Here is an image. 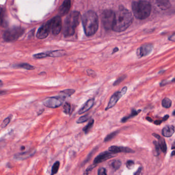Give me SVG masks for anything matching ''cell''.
Segmentation results:
<instances>
[{"label": "cell", "instance_id": "obj_1", "mask_svg": "<svg viewBox=\"0 0 175 175\" xmlns=\"http://www.w3.org/2000/svg\"><path fill=\"white\" fill-rule=\"evenodd\" d=\"M133 21V16L129 10L124 8H121L115 13L113 30L120 32L126 30Z\"/></svg>", "mask_w": 175, "mask_h": 175}, {"label": "cell", "instance_id": "obj_2", "mask_svg": "<svg viewBox=\"0 0 175 175\" xmlns=\"http://www.w3.org/2000/svg\"><path fill=\"white\" fill-rule=\"evenodd\" d=\"M84 33L88 36H92L98 28V18L95 12L89 11L84 13L81 18Z\"/></svg>", "mask_w": 175, "mask_h": 175}, {"label": "cell", "instance_id": "obj_3", "mask_svg": "<svg viewBox=\"0 0 175 175\" xmlns=\"http://www.w3.org/2000/svg\"><path fill=\"white\" fill-rule=\"evenodd\" d=\"M81 13L73 12L68 15L64 21V35L65 37L72 36L74 34L76 27L79 25L81 20Z\"/></svg>", "mask_w": 175, "mask_h": 175}, {"label": "cell", "instance_id": "obj_4", "mask_svg": "<svg viewBox=\"0 0 175 175\" xmlns=\"http://www.w3.org/2000/svg\"><path fill=\"white\" fill-rule=\"evenodd\" d=\"M132 7L134 15L138 19L144 20L150 15L151 6L147 1L142 0L135 1L133 3Z\"/></svg>", "mask_w": 175, "mask_h": 175}, {"label": "cell", "instance_id": "obj_5", "mask_svg": "<svg viewBox=\"0 0 175 175\" xmlns=\"http://www.w3.org/2000/svg\"><path fill=\"white\" fill-rule=\"evenodd\" d=\"M24 33V30L20 27H14L6 30L4 33L3 38L6 41L12 42L18 40Z\"/></svg>", "mask_w": 175, "mask_h": 175}, {"label": "cell", "instance_id": "obj_6", "mask_svg": "<svg viewBox=\"0 0 175 175\" xmlns=\"http://www.w3.org/2000/svg\"><path fill=\"white\" fill-rule=\"evenodd\" d=\"M115 19V13L111 10H106L101 15V20L103 25L106 29H112Z\"/></svg>", "mask_w": 175, "mask_h": 175}, {"label": "cell", "instance_id": "obj_7", "mask_svg": "<svg viewBox=\"0 0 175 175\" xmlns=\"http://www.w3.org/2000/svg\"><path fill=\"white\" fill-rule=\"evenodd\" d=\"M66 98L63 96H53L47 98L43 101V104L46 107L50 108H57L60 107L63 104Z\"/></svg>", "mask_w": 175, "mask_h": 175}, {"label": "cell", "instance_id": "obj_8", "mask_svg": "<svg viewBox=\"0 0 175 175\" xmlns=\"http://www.w3.org/2000/svg\"><path fill=\"white\" fill-rule=\"evenodd\" d=\"M49 25L50 31L54 35H58L61 32L62 28V21L60 16L52 18L48 21Z\"/></svg>", "mask_w": 175, "mask_h": 175}, {"label": "cell", "instance_id": "obj_9", "mask_svg": "<svg viewBox=\"0 0 175 175\" xmlns=\"http://www.w3.org/2000/svg\"><path fill=\"white\" fill-rule=\"evenodd\" d=\"M127 87H124L121 91L116 92L113 95H112L107 104V107H106V111L112 108L114 106H115V104H117L119 99L127 93Z\"/></svg>", "mask_w": 175, "mask_h": 175}, {"label": "cell", "instance_id": "obj_10", "mask_svg": "<svg viewBox=\"0 0 175 175\" xmlns=\"http://www.w3.org/2000/svg\"><path fill=\"white\" fill-rule=\"evenodd\" d=\"M153 49V46L152 44H145L138 48L136 54L138 58H142L150 54Z\"/></svg>", "mask_w": 175, "mask_h": 175}, {"label": "cell", "instance_id": "obj_11", "mask_svg": "<svg viewBox=\"0 0 175 175\" xmlns=\"http://www.w3.org/2000/svg\"><path fill=\"white\" fill-rule=\"evenodd\" d=\"M116 156V153H112V152H103L101 154H99L97 157L95 158L93 162L94 164H98L101 163V162L105 161L106 160L112 158Z\"/></svg>", "mask_w": 175, "mask_h": 175}, {"label": "cell", "instance_id": "obj_12", "mask_svg": "<svg viewBox=\"0 0 175 175\" xmlns=\"http://www.w3.org/2000/svg\"><path fill=\"white\" fill-rule=\"evenodd\" d=\"M50 31L49 25L48 24V22L46 24H45L43 26H41L39 29H38L37 34H36V37L38 39H44L46 38L49 34Z\"/></svg>", "mask_w": 175, "mask_h": 175}, {"label": "cell", "instance_id": "obj_13", "mask_svg": "<svg viewBox=\"0 0 175 175\" xmlns=\"http://www.w3.org/2000/svg\"><path fill=\"white\" fill-rule=\"evenodd\" d=\"M109 151L114 153H133L135 152L134 150L129 147H118V146H111L109 148Z\"/></svg>", "mask_w": 175, "mask_h": 175}, {"label": "cell", "instance_id": "obj_14", "mask_svg": "<svg viewBox=\"0 0 175 175\" xmlns=\"http://www.w3.org/2000/svg\"><path fill=\"white\" fill-rule=\"evenodd\" d=\"M71 8V0H64L62 5L60 7L59 13L61 16L66 15Z\"/></svg>", "mask_w": 175, "mask_h": 175}, {"label": "cell", "instance_id": "obj_15", "mask_svg": "<svg viewBox=\"0 0 175 175\" xmlns=\"http://www.w3.org/2000/svg\"><path fill=\"white\" fill-rule=\"evenodd\" d=\"M156 5L161 10H167L171 6L169 0H154Z\"/></svg>", "mask_w": 175, "mask_h": 175}, {"label": "cell", "instance_id": "obj_16", "mask_svg": "<svg viewBox=\"0 0 175 175\" xmlns=\"http://www.w3.org/2000/svg\"><path fill=\"white\" fill-rule=\"evenodd\" d=\"M94 104V99H90L86 102L78 111V114H82L89 111L92 108Z\"/></svg>", "mask_w": 175, "mask_h": 175}, {"label": "cell", "instance_id": "obj_17", "mask_svg": "<svg viewBox=\"0 0 175 175\" xmlns=\"http://www.w3.org/2000/svg\"><path fill=\"white\" fill-rule=\"evenodd\" d=\"M35 151H28V152H23L21 153L15 154V158L17 160H24L29 158L31 157L35 154Z\"/></svg>", "mask_w": 175, "mask_h": 175}, {"label": "cell", "instance_id": "obj_18", "mask_svg": "<svg viewBox=\"0 0 175 175\" xmlns=\"http://www.w3.org/2000/svg\"><path fill=\"white\" fill-rule=\"evenodd\" d=\"M175 132V128L173 126L168 125L165 126L162 129V134L163 136L166 137H170L173 135Z\"/></svg>", "mask_w": 175, "mask_h": 175}, {"label": "cell", "instance_id": "obj_19", "mask_svg": "<svg viewBox=\"0 0 175 175\" xmlns=\"http://www.w3.org/2000/svg\"><path fill=\"white\" fill-rule=\"evenodd\" d=\"M153 135L154 136V137H156L158 140V143L159 145L160 150H162V152H163V153H166L167 150V146L165 140L158 134L154 133V134H153Z\"/></svg>", "mask_w": 175, "mask_h": 175}, {"label": "cell", "instance_id": "obj_20", "mask_svg": "<svg viewBox=\"0 0 175 175\" xmlns=\"http://www.w3.org/2000/svg\"><path fill=\"white\" fill-rule=\"evenodd\" d=\"M47 53L48 55V57H52V58H59L66 54V52L63 50H54L52 51L47 52Z\"/></svg>", "mask_w": 175, "mask_h": 175}, {"label": "cell", "instance_id": "obj_21", "mask_svg": "<svg viewBox=\"0 0 175 175\" xmlns=\"http://www.w3.org/2000/svg\"><path fill=\"white\" fill-rule=\"evenodd\" d=\"M140 112L141 110H138V111H136L135 110L133 109V110H132V113H131V114H130V115H129L127 116H126V117H124V118H122L121 121V122H122V123L127 122L129 119L134 117H135Z\"/></svg>", "mask_w": 175, "mask_h": 175}, {"label": "cell", "instance_id": "obj_22", "mask_svg": "<svg viewBox=\"0 0 175 175\" xmlns=\"http://www.w3.org/2000/svg\"><path fill=\"white\" fill-rule=\"evenodd\" d=\"M75 92V90L74 89H66L61 91L60 93V95L66 98L67 97H70Z\"/></svg>", "mask_w": 175, "mask_h": 175}, {"label": "cell", "instance_id": "obj_23", "mask_svg": "<svg viewBox=\"0 0 175 175\" xmlns=\"http://www.w3.org/2000/svg\"><path fill=\"white\" fill-rule=\"evenodd\" d=\"M15 67L17 68H23V69L28 70H32L35 69V67L29 64L28 63H21L20 64H15Z\"/></svg>", "mask_w": 175, "mask_h": 175}, {"label": "cell", "instance_id": "obj_24", "mask_svg": "<svg viewBox=\"0 0 175 175\" xmlns=\"http://www.w3.org/2000/svg\"><path fill=\"white\" fill-rule=\"evenodd\" d=\"M110 165L112 169L114 170H117L121 165V162L119 160H114L111 161L110 163Z\"/></svg>", "mask_w": 175, "mask_h": 175}, {"label": "cell", "instance_id": "obj_25", "mask_svg": "<svg viewBox=\"0 0 175 175\" xmlns=\"http://www.w3.org/2000/svg\"><path fill=\"white\" fill-rule=\"evenodd\" d=\"M94 120L93 119H91L88 122L87 125L85 126L83 128V130L85 134H87L89 132L90 130L92 128L93 126L94 125Z\"/></svg>", "mask_w": 175, "mask_h": 175}, {"label": "cell", "instance_id": "obj_26", "mask_svg": "<svg viewBox=\"0 0 175 175\" xmlns=\"http://www.w3.org/2000/svg\"><path fill=\"white\" fill-rule=\"evenodd\" d=\"M162 105L165 108H170L172 106V101L169 98H164L162 100Z\"/></svg>", "mask_w": 175, "mask_h": 175}, {"label": "cell", "instance_id": "obj_27", "mask_svg": "<svg viewBox=\"0 0 175 175\" xmlns=\"http://www.w3.org/2000/svg\"><path fill=\"white\" fill-rule=\"evenodd\" d=\"M118 133H119V130H116L114 132L111 133L109 135H107L104 138V142H107V141L111 140L113 138H114V137H115Z\"/></svg>", "mask_w": 175, "mask_h": 175}, {"label": "cell", "instance_id": "obj_28", "mask_svg": "<svg viewBox=\"0 0 175 175\" xmlns=\"http://www.w3.org/2000/svg\"><path fill=\"white\" fill-rule=\"evenodd\" d=\"M90 118L91 117H90L89 115L87 114V115H85L83 116H81V117H79L78 119L76 122H77V124H83V123H84V122L87 121H89L90 119Z\"/></svg>", "mask_w": 175, "mask_h": 175}, {"label": "cell", "instance_id": "obj_29", "mask_svg": "<svg viewBox=\"0 0 175 175\" xmlns=\"http://www.w3.org/2000/svg\"><path fill=\"white\" fill-rule=\"evenodd\" d=\"M71 104L69 103H66L63 106V112L66 115H68L71 112Z\"/></svg>", "mask_w": 175, "mask_h": 175}, {"label": "cell", "instance_id": "obj_30", "mask_svg": "<svg viewBox=\"0 0 175 175\" xmlns=\"http://www.w3.org/2000/svg\"><path fill=\"white\" fill-rule=\"evenodd\" d=\"M60 165V163L59 161H56V162L54 164V165H53V167H52L51 173V175H55V173H58V170H59Z\"/></svg>", "mask_w": 175, "mask_h": 175}, {"label": "cell", "instance_id": "obj_31", "mask_svg": "<svg viewBox=\"0 0 175 175\" xmlns=\"http://www.w3.org/2000/svg\"><path fill=\"white\" fill-rule=\"evenodd\" d=\"M33 57L36 59H41L48 57V55L47 52L46 53H39L33 55Z\"/></svg>", "mask_w": 175, "mask_h": 175}, {"label": "cell", "instance_id": "obj_32", "mask_svg": "<svg viewBox=\"0 0 175 175\" xmlns=\"http://www.w3.org/2000/svg\"><path fill=\"white\" fill-rule=\"evenodd\" d=\"M126 77H127V76H126V75H125L121 76V77L118 78L117 80H116L115 81L114 84H113V86H117L118 84H120L121 83H122V81H124V80L126 78Z\"/></svg>", "mask_w": 175, "mask_h": 175}, {"label": "cell", "instance_id": "obj_33", "mask_svg": "<svg viewBox=\"0 0 175 175\" xmlns=\"http://www.w3.org/2000/svg\"><path fill=\"white\" fill-rule=\"evenodd\" d=\"M96 166V164H93L92 165H90L89 167L86 169V170H85V172L84 173V175H89V174L90 173V172L93 170V169H94V167Z\"/></svg>", "mask_w": 175, "mask_h": 175}, {"label": "cell", "instance_id": "obj_34", "mask_svg": "<svg viewBox=\"0 0 175 175\" xmlns=\"http://www.w3.org/2000/svg\"><path fill=\"white\" fill-rule=\"evenodd\" d=\"M169 118V115H165L164 117L163 118L162 120H159V121H156L154 122V124H156V125H159L160 124H161L162 122L163 121H167V119H168Z\"/></svg>", "mask_w": 175, "mask_h": 175}, {"label": "cell", "instance_id": "obj_35", "mask_svg": "<svg viewBox=\"0 0 175 175\" xmlns=\"http://www.w3.org/2000/svg\"><path fill=\"white\" fill-rule=\"evenodd\" d=\"M98 175H107V171L104 167H101L98 170Z\"/></svg>", "mask_w": 175, "mask_h": 175}, {"label": "cell", "instance_id": "obj_36", "mask_svg": "<svg viewBox=\"0 0 175 175\" xmlns=\"http://www.w3.org/2000/svg\"><path fill=\"white\" fill-rule=\"evenodd\" d=\"M134 162L132 160H129L126 163V166L129 169H132L134 166Z\"/></svg>", "mask_w": 175, "mask_h": 175}, {"label": "cell", "instance_id": "obj_37", "mask_svg": "<svg viewBox=\"0 0 175 175\" xmlns=\"http://www.w3.org/2000/svg\"><path fill=\"white\" fill-rule=\"evenodd\" d=\"M10 121V118L8 117L6 118V119L3 121V122L2 124V127L3 128V127H6Z\"/></svg>", "mask_w": 175, "mask_h": 175}, {"label": "cell", "instance_id": "obj_38", "mask_svg": "<svg viewBox=\"0 0 175 175\" xmlns=\"http://www.w3.org/2000/svg\"><path fill=\"white\" fill-rule=\"evenodd\" d=\"M87 74L89 75V76H92L93 78H94L96 76V73L94 72L93 70H87Z\"/></svg>", "mask_w": 175, "mask_h": 175}, {"label": "cell", "instance_id": "obj_39", "mask_svg": "<svg viewBox=\"0 0 175 175\" xmlns=\"http://www.w3.org/2000/svg\"><path fill=\"white\" fill-rule=\"evenodd\" d=\"M154 145H155V147L156 152H157V155H159V154H160L159 150H160V149L158 143L157 141H154Z\"/></svg>", "mask_w": 175, "mask_h": 175}, {"label": "cell", "instance_id": "obj_40", "mask_svg": "<svg viewBox=\"0 0 175 175\" xmlns=\"http://www.w3.org/2000/svg\"><path fill=\"white\" fill-rule=\"evenodd\" d=\"M94 153V150H92V152H91V153L88 156V157L86 158V160H84V162H83V164H85L88 162V161H89L90 159H91V157L92 156V155Z\"/></svg>", "mask_w": 175, "mask_h": 175}, {"label": "cell", "instance_id": "obj_41", "mask_svg": "<svg viewBox=\"0 0 175 175\" xmlns=\"http://www.w3.org/2000/svg\"><path fill=\"white\" fill-rule=\"evenodd\" d=\"M141 171H142V168L139 167V169H138V170L135 173H134V175H140Z\"/></svg>", "mask_w": 175, "mask_h": 175}, {"label": "cell", "instance_id": "obj_42", "mask_svg": "<svg viewBox=\"0 0 175 175\" xmlns=\"http://www.w3.org/2000/svg\"><path fill=\"white\" fill-rule=\"evenodd\" d=\"M172 149L173 150V152H172V156L175 155V142H173V144Z\"/></svg>", "mask_w": 175, "mask_h": 175}, {"label": "cell", "instance_id": "obj_43", "mask_svg": "<svg viewBox=\"0 0 175 175\" xmlns=\"http://www.w3.org/2000/svg\"><path fill=\"white\" fill-rule=\"evenodd\" d=\"M169 40L171 41H175V34L170 36V38H169Z\"/></svg>", "mask_w": 175, "mask_h": 175}, {"label": "cell", "instance_id": "obj_44", "mask_svg": "<svg viewBox=\"0 0 175 175\" xmlns=\"http://www.w3.org/2000/svg\"><path fill=\"white\" fill-rule=\"evenodd\" d=\"M118 51H119V49H118V48H117V47H115V48H114V49H113V51L112 54H114V53L117 52Z\"/></svg>", "mask_w": 175, "mask_h": 175}, {"label": "cell", "instance_id": "obj_45", "mask_svg": "<svg viewBox=\"0 0 175 175\" xmlns=\"http://www.w3.org/2000/svg\"><path fill=\"white\" fill-rule=\"evenodd\" d=\"M3 142H2L1 141H0V150H1L2 147H3Z\"/></svg>", "mask_w": 175, "mask_h": 175}, {"label": "cell", "instance_id": "obj_46", "mask_svg": "<svg viewBox=\"0 0 175 175\" xmlns=\"http://www.w3.org/2000/svg\"><path fill=\"white\" fill-rule=\"evenodd\" d=\"M3 85V82H2V81H1V80H0V88L1 87H2Z\"/></svg>", "mask_w": 175, "mask_h": 175}, {"label": "cell", "instance_id": "obj_47", "mask_svg": "<svg viewBox=\"0 0 175 175\" xmlns=\"http://www.w3.org/2000/svg\"><path fill=\"white\" fill-rule=\"evenodd\" d=\"M147 121H150V122H151V121H152V119H150V117L147 118Z\"/></svg>", "mask_w": 175, "mask_h": 175}, {"label": "cell", "instance_id": "obj_48", "mask_svg": "<svg viewBox=\"0 0 175 175\" xmlns=\"http://www.w3.org/2000/svg\"><path fill=\"white\" fill-rule=\"evenodd\" d=\"M173 116H175V111H173Z\"/></svg>", "mask_w": 175, "mask_h": 175}]
</instances>
